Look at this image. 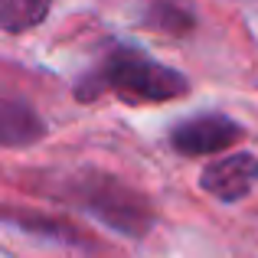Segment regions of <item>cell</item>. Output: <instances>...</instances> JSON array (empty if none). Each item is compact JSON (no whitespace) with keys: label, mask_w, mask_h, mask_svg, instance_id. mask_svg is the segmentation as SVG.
I'll return each instance as SVG.
<instances>
[{"label":"cell","mask_w":258,"mask_h":258,"mask_svg":"<svg viewBox=\"0 0 258 258\" xmlns=\"http://www.w3.org/2000/svg\"><path fill=\"white\" fill-rule=\"evenodd\" d=\"M151 23H157L160 30H170V33H183L193 26V17L186 13V7L170 4V0H154L151 4Z\"/></svg>","instance_id":"52a82bcc"},{"label":"cell","mask_w":258,"mask_h":258,"mask_svg":"<svg viewBox=\"0 0 258 258\" xmlns=\"http://www.w3.org/2000/svg\"><path fill=\"white\" fill-rule=\"evenodd\" d=\"M52 0H0V30L26 33L39 26L49 13Z\"/></svg>","instance_id":"8992f818"},{"label":"cell","mask_w":258,"mask_h":258,"mask_svg":"<svg viewBox=\"0 0 258 258\" xmlns=\"http://www.w3.org/2000/svg\"><path fill=\"white\" fill-rule=\"evenodd\" d=\"M242 138V127L235 124L226 114H196V118H186L170 131V144L180 154H189V157H203V154H216L232 147L235 141Z\"/></svg>","instance_id":"3957f363"},{"label":"cell","mask_w":258,"mask_h":258,"mask_svg":"<svg viewBox=\"0 0 258 258\" xmlns=\"http://www.w3.org/2000/svg\"><path fill=\"white\" fill-rule=\"evenodd\" d=\"M200 186L222 203H239L258 186V157L252 154H229L209 164L200 176Z\"/></svg>","instance_id":"277c9868"},{"label":"cell","mask_w":258,"mask_h":258,"mask_svg":"<svg viewBox=\"0 0 258 258\" xmlns=\"http://www.w3.org/2000/svg\"><path fill=\"white\" fill-rule=\"evenodd\" d=\"M186 79L176 69L164 62H154L141 49L121 46V49L108 52L105 62L76 88L88 101L98 92H118L124 101H170L186 92Z\"/></svg>","instance_id":"6da1fadb"},{"label":"cell","mask_w":258,"mask_h":258,"mask_svg":"<svg viewBox=\"0 0 258 258\" xmlns=\"http://www.w3.org/2000/svg\"><path fill=\"white\" fill-rule=\"evenodd\" d=\"M46 134V124L26 101L0 98V147H26Z\"/></svg>","instance_id":"5b68a950"},{"label":"cell","mask_w":258,"mask_h":258,"mask_svg":"<svg viewBox=\"0 0 258 258\" xmlns=\"http://www.w3.org/2000/svg\"><path fill=\"white\" fill-rule=\"evenodd\" d=\"M69 196L79 209H85L88 216H95L98 222H105L108 229H114L121 235L141 239L154 226V209L147 203V196L127 186V183H121L111 173L72 176Z\"/></svg>","instance_id":"7a4b0ae2"}]
</instances>
